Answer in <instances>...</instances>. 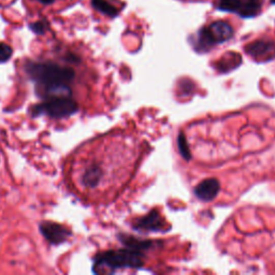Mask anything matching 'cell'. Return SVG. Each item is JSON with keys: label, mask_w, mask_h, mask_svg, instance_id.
<instances>
[{"label": "cell", "mask_w": 275, "mask_h": 275, "mask_svg": "<svg viewBox=\"0 0 275 275\" xmlns=\"http://www.w3.org/2000/svg\"><path fill=\"white\" fill-rule=\"evenodd\" d=\"M79 106L71 96H60L44 99V101L34 107L33 115L35 117L45 114L52 118L69 117L78 112Z\"/></svg>", "instance_id": "cell-3"}, {"label": "cell", "mask_w": 275, "mask_h": 275, "mask_svg": "<svg viewBox=\"0 0 275 275\" xmlns=\"http://www.w3.org/2000/svg\"><path fill=\"white\" fill-rule=\"evenodd\" d=\"M233 36V28L225 22H214L207 28H203L199 34L200 45L212 46L216 43H223Z\"/></svg>", "instance_id": "cell-4"}, {"label": "cell", "mask_w": 275, "mask_h": 275, "mask_svg": "<svg viewBox=\"0 0 275 275\" xmlns=\"http://www.w3.org/2000/svg\"><path fill=\"white\" fill-rule=\"evenodd\" d=\"M40 232L44 238L53 245H59L67 241L71 235L68 228L60 224L52 222H43L40 224Z\"/></svg>", "instance_id": "cell-5"}, {"label": "cell", "mask_w": 275, "mask_h": 275, "mask_svg": "<svg viewBox=\"0 0 275 275\" xmlns=\"http://www.w3.org/2000/svg\"><path fill=\"white\" fill-rule=\"evenodd\" d=\"M241 5V0H220L218 9L225 12H238Z\"/></svg>", "instance_id": "cell-12"}, {"label": "cell", "mask_w": 275, "mask_h": 275, "mask_svg": "<svg viewBox=\"0 0 275 275\" xmlns=\"http://www.w3.org/2000/svg\"><path fill=\"white\" fill-rule=\"evenodd\" d=\"M26 72L36 82L37 88L70 85L75 77L73 69L54 63L29 62L26 65Z\"/></svg>", "instance_id": "cell-2"}, {"label": "cell", "mask_w": 275, "mask_h": 275, "mask_svg": "<svg viewBox=\"0 0 275 275\" xmlns=\"http://www.w3.org/2000/svg\"><path fill=\"white\" fill-rule=\"evenodd\" d=\"M270 2H271L273 5H275V0H270Z\"/></svg>", "instance_id": "cell-16"}, {"label": "cell", "mask_w": 275, "mask_h": 275, "mask_svg": "<svg viewBox=\"0 0 275 275\" xmlns=\"http://www.w3.org/2000/svg\"><path fill=\"white\" fill-rule=\"evenodd\" d=\"M91 6L94 9H96L97 11L107 16L115 17L118 15L117 9L110 3H108L107 0H91Z\"/></svg>", "instance_id": "cell-9"}, {"label": "cell", "mask_w": 275, "mask_h": 275, "mask_svg": "<svg viewBox=\"0 0 275 275\" xmlns=\"http://www.w3.org/2000/svg\"><path fill=\"white\" fill-rule=\"evenodd\" d=\"M150 215V214H149ZM136 226L137 229H147V230H157L160 228V221L158 220V215L146 216L143 220H140Z\"/></svg>", "instance_id": "cell-11"}, {"label": "cell", "mask_w": 275, "mask_h": 275, "mask_svg": "<svg viewBox=\"0 0 275 275\" xmlns=\"http://www.w3.org/2000/svg\"><path fill=\"white\" fill-rule=\"evenodd\" d=\"M29 29L36 35H44L50 29V24L46 20H41L29 24Z\"/></svg>", "instance_id": "cell-13"}, {"label": "cell", "mask_w": 275, "mask_h": 275, "mask_svg": "<svg viewBox=\"0 0 275 275\" xmlns=\"http://www.w3.org/2000/svg\"><path fill=\"white\" fill-rule=\"evenodd\" d=\"M260 11H261V7L258 3L249 2L245 5H241L238 12L242 17L249 18V17H254L256 15H258Z\"/></svg>", "instance_id": "cell-10"}, {"label": "cell", "mask_w": 275, "mask_h": 275, "mask_svg": "<svg viewBox=\"0 0 275 275\" xmlns=\"http://www.w3.org/2000/svg\"><path fill=\"white\" fill-rule=\"evenodd\" d=\"M127 246L126 250L109 251L98 255L95 261L94 272L99 273L103 269L115 271L124 268H140L143 264V251H145L148 242H138L135 239L123 241Z\"/></svg>", "instance_id": "cell-1"}, {"label": "cell", "mask_w": 275, "mask_h": 275, "mask_svg": "<svg viewBox=\"0 0 275 275\" xmlns=\"http://www.w3.org/2000/svg\"><path fill=\"white\" fill-rule=\"evenodd\" d=\"M37 2H39L40 4H42L44 6H49V5L54 4L55 0H37Z\"/></svg>", "instance_id": "cell-15"}, {"label": "cell", "mask_w": 275, "mask_h": 275, "mask_svg": "<svg viewBox=\"0 0 275 275\" xmlns=\"http://www.w3.org/2000/svg\"><path fill=\"white\" fill-rule=\"evenodd\" d=\"M246 51L253 57H265V56H270L271 52L274 51V45L271 42L267 41H256L252 44L246 46Z\"/></svg>", "instance_id": "cell-7"}, {"label": "cell", "mask_w": 275, "mask_h": 275, "mask_svg": "<svg viewBox=\"0 0 275 275\" xmlns=\"http://www.w3.org/2000/svg\"><path fill=\"white\" fill-rule=\"evenodd\" d=\"M102 175L103 173H102L101 168L99 166L94 165L85 171L84 176H83V182L87 187L95 188L100 183Z\"/></svg>", "instance_id": "cell-8"}, {"label": "cell", "mask_w": 275, "mask_h": 275, "mask_svg": "<svg viewBox=\"0 0 275 275\" xmlns=\"http://www.w3.org/2000/svg\"><path fill=\"white\" fill-rule=\"evenodd\" d=\"M220 192V183L217 179H205L195 188V195L203 201H210Z\"/></svg>", "instance_id": "cell-6"}, {"label": "cell", "mask_w": 275, "mask_h": 275, "mask_svg": "<svg viewBox=\"0 0 275 275\" xmlns=\"http://www.w3.org/2000/svg\"><path fill=\"white\" fill-rule=\"evenodd\" d=\"M12 55H13V49L10 45L4 42L0 43V64H4V63H7L8 60H10Z\"/></svg>", "instance_id": "cell-14"}]
</instances>
